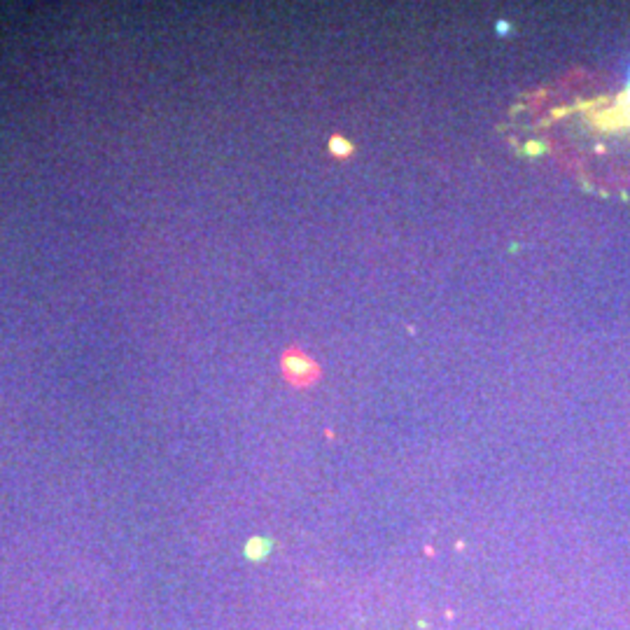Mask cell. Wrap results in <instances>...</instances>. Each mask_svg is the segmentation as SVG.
<instances>
[{
	"instance_id": "cell-1",
	"label": "cell",
	"mask_w": 630,
	"mask_h": 630,
	"mask_svg": "<svg viewBox=\"0 0 630 630\" xmlns=\"http://www.w3.org/2000/svg\"><path fill=\"white\" fill-rule=\"evenodd\" d=\"M271 551V542L264 539V537H252L245 544V555L250 560H264Z\"/></svg>"
},
{
	"instance_id": "cell-2",
	"label": "cell",
	"mask_w": 630,
	"mask_h": 630,
	"mask_svg": "<svg viewBox=\"0 0 630 630\" xmlns=\"http://www.w3.org/2000/svg\"><path fill=\"white\" fill-rule=\"evenodd\" d=\"M628 101H630V91H628Z\"/></svg>"
}]
</instances>
